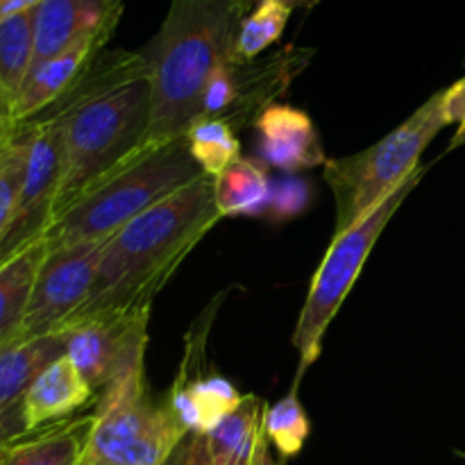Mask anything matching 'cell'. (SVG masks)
Wrapping results in <instances>:
<instances>
[{"mask_svg": "<svg viewBox=\"0 0 465 465\" xmlns=\"http://www.w3.org/2000/svg\"><path fill=\"white\" fill-rule=\"evenodd\" d=\"M62 109V184L57 213L143 154L153 127L148 57L100 54Z\"/></svg>", "mask_w": 465, "mask_h": 465, "instance_id": "obj_1", "label": "cell"}, {"mask_svg": "<svg viewBox=\"0 0 465 465\" xmlns=\"http://www.w3.org/2000/svg\"><path fill=\"white\" fill-rule=\"evenodd\" d=\"M218 221L207 175L136 216L103 245L94 291L71 322L95 313L150 312L154 295Z\"/></svg>", "mask_w": 465, "mask_h": 465, "instance_id": "obj_2", "label": "cell"}, {"mask_svg": "<svg viewBox=\"0 0 465 465\" xmlns=\"http://www.w3.org/2000/svg\"><path fill=\"white\" fill-rule=\"evenodd\" d=\"M245 0H171L153 54V127L150 145L184 139L203 118V94L209 75L234 57Z\"/></svg>", "mask_w": 465, "mask_h": 465, "instance_id": "obj_3", "label": "cell"}, {"mask_svg": "<svg viewBox=\"0 0 465 465\" xmlns=\"http://www.w3.org/2000/svg\"><path fill=\"white\" fill-rule=\"evenodd\" d=\"M203 175L186 139L153 145L64 209L45 232V239L50 248L112 239L127 223Z\"/></svg>", "mask_w": 465, "mask_h": 465, "instance_id": "obj_4", "label": "cell"}, {"mask_svg": "<svg viewBox=\"0 0 465 465\" xmlns=\"http://www.w3.org/2000/svg\"><path fill=\"white\" fill-rule=\"evenodd\" d=\"M448 125L443 91L434 94L407 121L371 148L325 162V182L334 193L336 234L348 232L372 207L389 198L418 166L427 145Z\"/></svg>", "mask_w": 465, "mask_h": 465, "instance_id": "obj_5", "label": "cell"}, {"mask_svg": "<svg viewBox=\"0 0 465 465\" xmlns=\"http://www.w3.org/2000/svg\"><path fill=\"white\" fill-rule=\"evenodd\" d=\"M189 431L145 386L143 366L114 377L94 409L82 465H166Z\"/></svg>", "mask_w": 465, "mask_h": 465, "instance_id": "obj_6", "label": "cell"}, {"mask_svg": "<svg viewBox=\"0 0 465 465\" xmlns=\"http://www.w3.org/2000/svg\"><path fill=\"white\" fill-rule=\"evenodd\" d=\"M427 173L425 166H418L393 193L381 200L377 207H372L359 223H354L348 232L336 234L327 250L325 259L318 266L313 275L312 286H309L307 300L300 312L298 325L293 331V345L300 352L298 381L309 366L318 359L322 348V336L330 327L331 318L341 309V304L348 298L350 289L357 282L363 263L371 257L372 248L380 241L381 232L389 225L391 218L395 216L404 200L409 198L413 189L420 184L422 175ZM295 381V384H298Z\"/></svg>", "mask_w": 465, "mask_h": 465, "instance_id": "obj_7", "label": "cell"}, {"mask_svg": "<svg viewBox=\"0 0 465 465\" xmlns=\"http://www.w3.org/2000/svg\"><path fill=\"white\" fill-rule=\"evenodd\" d=\"M104 243L82 241L48 250L32 289L21 341L66 330L94 291Z\"/></svg>", "mask_w": 465, "mask_h": 465, "instance_id": "obj_8", "label": "cell"}, {"mask_svg": "<svg viewBox=\"0 0 465 465\" xmlns=\"http://www.w3.org/2000/svg\"><path fill=\"white\" fill-rule=\"evenodd\" d=\"M62 184V116L27 127V168L12 223L0 239V263L44 239L57 213Z\"/></svg>", "mask_w": 465, "mask_h": 465, "instance_id": "obj_9", "label": "cell"}, {"mask_svg": "<svg viewBox=\"0 0 465 465\" xmlns=\"http://www.w3.org/2000/svg\"><path fill=\"white\" fill-rule=\"evenodd\" d=\"M150 312L95 313L66 327V357L94 391L127 368L143 366Z\"/></svg>", "mask_w": 465, "mask_h": 465, "instance_id": "obj_10", "label": "cell"}, {"mask_svg": "<svg viewBox=\"0 0 465 465\" xmlns=\"http://www.w3.org/2000/svg\"><path fill=\"white\" fill-rule=\"evenodd\" d=\"M118 21H121V16L112 18L100 30L89 32V35L77 39L73 45H68L66 50H62L59 54L32 68L21 94H18L16 103H14V116H16L21 125L30 121L32 116L44 112L45 107L57 103V100L66 98L80 84L86 71L103 54L104 45L112 39Z\"/></svg>", "mask_w": 465, "mask_h": 465, "instance_id": "obj_11", "label": "cell"}, {"mask_svg": "<svg viewBox=\"0 0 465 465\" xmlns=\"http://www.w3.org/2000/svg\"><path fill=\"white\" fill-rule=\"evenodd\" d=\"M254 132L263 166L293 175L327 162L313 121L302 109L271 103L254 118Z\"/></svg>", "mask_w": 465, "mask_h": 465, "instance_id": "obj_12", "label": "cell"}, {"mask_svg": "<svg viewBox=\"0 0 465 465\" xmlns=\"http://www.w3.org/2000/svg\"><path fill=\"white\" fill-rule=\"evenodd\" d=\"M66 354V330L39 339L18 341L0 350V440L12 443L25 434L21 400L32 381Z\"/></svg>", "mask_w": 465, "mask_h": 465, "instance_id": "obj_13", "label": "cell"}, {"mask_svg": "<svg viewBox=\"0 0 465 465\" xmlns=\"http://www.w3.org/2000/svg\"><path fill=\"white\" fill-rule=\"evenodd\" d=\"M118 16L123 0H44L35 9V66Z\"/></svg>", "mask_w": 465, "mask_h": 465, "instance_id": "obj_14", "label": "cell"}, {"mask_svg": "<svg viewBox=\"0 0 465 465\" xmlns=\"http://www.w3.org/2000/svg\"><path fill=\"white\" fill-rule=\"evenodd\" d=\"M245 395L236 391L227 377L218 372H203L195 366L193 375L182 368L175 384L166 395L168 407L189 434H209L223 418L243 404Z\"/></svg>", "mask_w": 465, "mask_h": 465, "instance_id": "obj_15", "label": "cell"}, {"mask_svg": "<svg viewBox=\"0 0 465 465\" xmlns=\"http://www.w3.org/2000/svg\"><path fill=\"white\" fill-rule=\"evenodd\" d=\"M94 398V389L84 381L71 359L64 354L50 363L30 384L21 400V420L25 434L66 420Z\"/></svg>", "mask_w": 465, "mask_h": 465, "instance_id": "obj_16", "label": "cell"}, {"mask_svg": "<svg viewBox=\"0 0 465 465\" xmlns=\"http://www.w3.org/2000/svg\"><path fill=\"white\" fill-rule=\"evenodd\" d=\"M94 411L23 434L5 445L0 465H82Z\"/></svg>", "mask_w": 465, "mask_h": 465, "instance_id": "obj_17", "label": "cell"}, {"mask_svg": "<svg viewBox=\"0 0 465 465\" xmlns=\"http://www.w3.org/2000/svg\"><path fill=\"white\" fill-rule=\"evenodd\" d=\"M48 250L44 236L0 263V350L21 341L32 289Z\"/></svg>", "mask_w": 465, "mask_h": 465, "instance_id": "obj_18", "label": "cell"}, {"mask_svg": "<svg viewBox=\"0 0 465 465\" xmlns=\"http://www.w3.org/2000/svg\"><path fill=\"white\" fill-rule=\"evenodd\" d=\"M213 180V204L221 218H262L271 204L272 182L266 166L252 159H236Z\"/></svg>", "mask_w": 465, "mask_h": 465, "instance_id": "obj_19", "label": "cell"}, {"mask_svg": "<svg viewBox=\"0 0 465 465\" xmlns=\"http://www.w3.org/2000/svg\"><path fill=\"white\" fill-rule=\"evenodd\" d=\"M263 409L254 395H245L243 404L223 418L209 434L207 450L212 465H254L263 440Z\"/></svg>", "mask_w": 465, "mask_h": 465, "instance_id": "obj_20", "label": "cell"}, {"mask_svg": "<svg viewBox=\"0 0 465 465\" xmlns=\"http://www.w3.org/2000/svg\"><path fill=\"white\" fill-rule=\"evenodd\" d=\"M35 66V9L0 21V89L16 103Z\"/></svg>", "mask_w": 465, "mask_h": 465, "instance_id": "obj_21", "label": "cell"}, {"mask_svg": "<svg viewBox=\"0 0 465 465\" xmlns=\"http://www.w3.org/2000/svg\"><path fill=\"white\" fill-rule=\"evenodd\" d=\"M184 139L191 157L207 177L221 175L230 163L241 159L239 139L225 118H198Z\"/></svg>", "mask_w": 465, "mask_h": 465, "instance_id": "obj_22", "label": "cell"}, {"mask_svg": "<svg viewBox=\"0 0 465 465\" xmlns=\"http://www.w3.org/2000/svg\"><path fill=\"white\" fill-rule=\"evenodd\" d=\"M291 5L284 0H259L248 16L241 21L239 36L234 44V62L250 64L257 59L266 48H271L280 36L291 16Z\"/></svg>", "mask_w": 465, "mask_h": 465, "instance_id": "obj_23", "label": "cell"}, {"mask_svg": "<svg viewBox=\"0 0 465 465\" xmlns=\"http://www.w3.org/2000/svg\"><path fill=\"white\" fill-rule=\"evenodd\" d=\"M263 436L268 443L275 445L284 459L298 457L312 431V422L300 404L295 389L289 395L263 409Z\"/></svg>", "mask_w": 465, "mask_h": 465, "instance_id": "obj_24", "label": "cell"}, {"mask_svg": "<svg viewBox=\"0 0 465 465\" xmlns=\"http://www.w3.org/2000/svg\"><path fill=\"white\" fill-rule=\"evenodd\" d=\"M25 168L27 130H21V134L12 143L0 148V239L16 212L18 195H21L23 180H25Z\"/></svg>", "mask_w": 465, "mask_h": 465, "instance_id": "obj_25", "label": "cell"}, {"mask_svg": "<svg viewBox=\"0 0 465 465\" xmlns=\"http://www.w3.org/2000/svg\"><path fill=\"white\" fill-rule=\"evenodd\" d=\"M241 109V73L239 62H223L209 75L203 94V118H225L227 123Z\"/></svg>", "mask_w": 465, "mask_h": 465, "instance_id": "obj_26", "label": "cell"}, {"mask_svg": "<svg viewBox=\"0 0 465 465\" xmlns=\"http://www.w3.org/2000/svg\"><path fill=\"white\" fill-rule=\"evenodd\" d=\"M313 189L304 177L298 175H284L280 180L272 182L271 191V204H268V213L272 223H289L304 213V209L312 204Z\"/></svg>", "mask_w": 465, "mask_h": 465, "instance_id": "obj_27", "label": "cell"}, {"mask_svg": "<svg viewBox=\"0 0 465 465\" xmlns=\"http://www.w3.org/2000/svg\"><path fill=\"white\" fill-rule=\"evenodd\" d=\"M443 116L448 125L457 123V132H454L448 150L461 148L465 145V77L443 91Z\"/></svg>", "mask_w": 465, "mask_h": 465, "instance_id": "obj_28", "label": "cell"}, {"mask_svg": "<svg viewBox=\"0 0 465 465\" xmlns=\"http://www.w3.org/2000/svg\"><path fill=\"white\" fill-rule=\"evenodd\" d=\"M166 465H212L207 439L203 434H186Z\"/></svg>", "mask_w": 465, "mask_h": 465, "instance_id": "obj_29", "label": "cell"}, {"mask_svg": "<svg viewBox=\"0 0 465 465\" xmlns=\"http://www.w3.org/2000/svg\"><path fill=\"white\" fill-rule=\"evenodd\" d=\"M21 123L14 116V104L7 95L0 89V148L12 143L18 134H21Z\"/></svg>", "mask_w": 465, "mask_h": 465, "instance_id": "obj_30", "label": "cell"}, {"mask_svg": "<svg viewBox=\"0 0 465 465\" xmlns=\"http://www.w3.org/2000/svg\"><path fill=\"white\" fill-rule=\"evenodd\" d=\"M44 0H0V21L9 16H16V14L30 12L36 9Z\"/></svg>", "mask_w": 465, "mask_h": 465, "instance_id": "obj_31", "label": "cell"}, {"mask_svg": "<svg viewBox=\"0 0 465 465\" xmlns=\"http://www.w3.org/2000/svg\"><path fill=\"white\" fill-rule=\"evenodd\" d=\"M254 465H282L280 461H275V459H272L266 436H263L262 445H259V452H257V459H254Z\"/></svg>", "mask_w": 465, "mask_h": 465, "instance_id": "obj_32", "label": "cell"}, {"mask_svg": "<svg viewBox=\"0 0 465 465\" xmlns=\"http://www.w3.org/2000/svg\"><path fill=\"white\" fill-rule=\"evenodd\" d=\"M286 5H291V7H295V5H316L318 0H284Z\"/></svg>", "mask_w": 465, "mask_h": 465, "instance_id": "obj_33", "label": "cell"}, {"mask_svg": "<svg viewBox=\"0 0 465 465\" xmlns=\"http://www.w3.org/2000/svg\"><path fill=\"white\" fill-rule=\"evenodd\" d=\"M3 452H5V445H0V459H3Z\"/></svg>", "mask_w": 465, "mask_h": 465, "instance_id": "obj_34", "label": "cell"}]
</instances>
